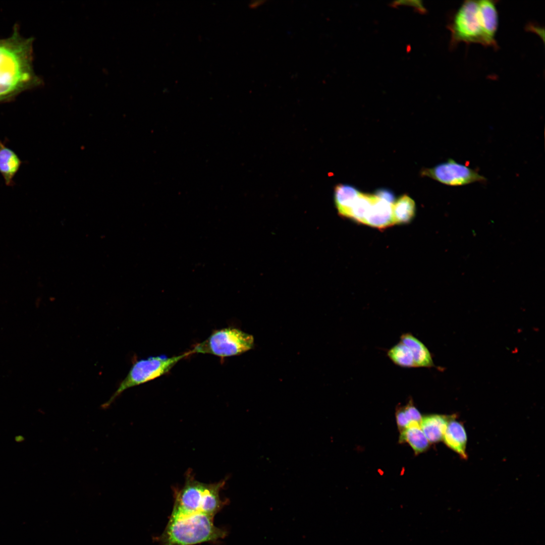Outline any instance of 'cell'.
<instances>
[{
  "label": "cell",
  "instance_id": "cell-8",
  "mask_svg": "<svg viewBox=\"0 0 545 545\" xmlns=\"http://www.w3.org/2000/svg\"><path fill=\"white\" fill-rule=\"evenodd\" d=\"M452 415L448 421L443 440L445 444L453 451L466 459L467 441V434L463 424Z\"/></svg>",
  "mask_w": 545,
  "mask_h": 545
},
{
  "label": "cell",
  "instance_id": "cell-3",
  "mask_svg": "<svg viewBox=\"0 0 545 545\" xmlns=\"http://www.w3.org/2000/svg\"><path fill=\"white\" fill-rule=\"evenodd\" d=\"M499 16L496 2L466 1L461 4L448 25L451 45L459 42L475 43L497 48L496 35Z\"/></svg>",
  "mask_w": 545,
  "mask_h": 545
},
{
  "label": "cell",
  "instance_id": "cell-18",
  "mask_svg": "<svg viewBox=\"0 0 545 545\" xmlns=\"http://www.w3.org/2000/svg\"><path fill=\"white\" fill-rule=\"evenodd\" d=\"M390 5L393 8H397L401 6L412 7L416 12L421 14H424L427 12L423 2L421 0L395 1L391 2Z\"/></svg>",
  "mask_w": 545,
  "mask_h": 545
},
{
  "label": "cell",
  "instance_id": "cell-17",
  "mask_svg": "<svg viewBox=\"0 0 545 545\" xmlns=\"http://www.w3.org/2000/svg\"><path fill=\"white\" fill-rule=\"evenodd\" d=\"M374 198V195L360 193L351 208L348 218L363 224Z\"/></svg>",
  "mask_w": 545,
  "mask_h": 545
},
{
  "label": "cell",
  "instance_id": "cell-16",
  "mask_svg": "<svg viewBox=\"0 0 545 545\" xmlns=\"http://www.w3.org/2000/svg\"><path fill=\"white\" fill-rule=\"evenodd\" d=\"M387 355L394 363L399 366L416 367L411 351L401 341L390 349Z\"/></svg>",
  "mask_w": 545,
  "mask_h": 545
},
{
  "label": "cell",
  "instance_id": "cell-6",
  "mask_svg": "<svg viewBox=\"0 0 545 545\" xmlns=\"http://www.w3.org/2000/svg\"><path fill=\"white\" fill-rule=\"evenodd\" d=\"M421 174L450 186H462L475 182L484 183L486 178L476 170L453 158L423 170Z\"/></svg>",
  "mask_w": 545,
  "mask_h": 545
},
{
  "label": "cell",
  "instance_id": "cell-2",
  "mask_svg": "<svg viewBox=\"0 0 545 545\" xmlns=\"http://www.w3.org/2000/svg\"><path fill=\"white\" fill-rule=\"evenodd\" d=\"M33 41L21 36L16 24L10 37L0 39V103L40 84L33 67Z\"/></svg>",
  "mask_w": 545,
  "mask_h": 545
},
{
  "label": "cell",
  "instance_id": "cell-4",
  "mask_svg": "<svg viewBox=\"0 0 545 545\" xmlns=\"http://www.w3.org/2000/svg\"><path fill=\"white\" fill-rule=\"evenodd\" d=\"M191 354V351H189L178 356L170 357L154 356L137 361L121 382L117 390L108 400L102 405V407H108L116 398L127 389L151 381L168 373L179 361Z\"/></svg>",
  "mask_w": 545,
  "mask_h": 545
},
{
  "label": "cell",
  "instance_id": "cell-10",
  "mask_svg": "<svg viewBox=\"0 0 545 545\" xmlns=\"http://www.w3.org/2000/svg\"><path fill=\"white\" fill-rule=\"evenodd\" d=\"M22 161L17 153L0 141V173L7 186H12L13 179Z\"/></svg>",
  "mask_w": 545,
  "mask_h": 545
},
{
  "label": "cell",
  "instance_id": "cell-12",
  "mask_svg": "<svg viewBox=\"0 0 545 545\" xmlns=\"http://www.w3.org/2000/svg\"><path fill=\"white\" fill-rule=\"evenodd\" d=\"M360 192L352 186L340 184L334 190V199L340 215L348 218L351 208Z\"/></svg>",
  "mask_w": 545,
  "mask_h": 545
},
{
  "label": "cell",
  "instance_id": "cell-11",
  "mask_svg": "<svg viewBox=\"0 0 545 545\" xmlns=\"http://www.w3.org/2000/svg\"><path fill=\"white\" fill-rule=\"evenodd\" d=\"M400 341L406 345L412 354L416 367H431L434 366L430 352L425 345L410 333H404Z\"/></svg>",
  "mask_w": 545,
  "mask_h": 545
},
{
  "label": "cell",
  "instance_id": "cell-9",
  "mask_svg": "<svg viewBox=\"0 0 545 545\" xmlns=\"http://www.w3.org/2000/svg\"><path fill=\"white\" fill-rule=\"evenodd\" d=\"M451 416L431 414L422 417L420 426L430 443L443 440Z\"/></svg>",
  "mask_w": 545,
  "mask_h": 545
},
{
  "label": "cell",
  "instance_id": "cell-1",
  "mask_svg": "<svg viewBox=\"0 0 545 545\" xmlns=\"http://www.w3.org/2000/svg\"><path fill=\"white\" fill-rule=\"evenodd\" d=\"M225 482L203 483L187 472L184 485L174 489L173 508L159 545H195L226 537L227 531L214 524L215 515L228 502L220 497Z\"/></svg>",
  "mask_w": 545,
  "mask_h": 545
},
{
  "label": "cell",
  "instance_id": "cell-13",
  "mask_svg": "<svg viewBox=\"0 0 545 545\" xmlns=\"http://www.w3.org/2000/svg\"><path fill=\"white\" fill-rule=\"evenodd\" d=\"M408 443L416 454L423 452L429 447L430 443L422 431L420 423H411L400 432L399 443Z\"/></svg>",
  "mask_w": 545,
  "mask_h": 545
},
{
  "label": "cell",
  "instance_id": "cell-15",
  "mask_svg": "<svg viewBox=\"0 0 545 545\" xmlns=\"http://www.w3.org/2000/svg\"><path fill=\"white\" fill-rule=\"evenodd\" d=\"M422 417L412 400L406 405L400 406L396 410V422L400 432L407 428L411 423H420Z\"/></svg>",
  "mask_w": 545,
  "mask_h": 545
},
{
  "label": "cell",
  "instance_id": "cell-20",
  "mask_svg": "<svg viewBox=\"0 0 545 545\" xmlns=\"http://www.w3.org/2000/svg\"><path fill=\"white\" fill-rule=\"evenodd\" d=\"M263 2H264L263 1H260V0L259 1H254V2L250 3V7L251 8L257 7L260 6V5L262 4Z\"/></svg>",
  "mask_w": 545,
  "mask_h": 545
},
{
  "label": "cell",
  "instance_id": "cell-14",
  "mask_svg": "<svg viewBox=\"0 0 545 545\" xmlns=\"http://www.w3.org/2000/svg\"><path fill=\"white\" fill-rule=\"evenodd\" d=\"M415 203L409 196L404 195L393 204V214L395 224L410 222L415 214Z\"/></svg>",
  "mask_w": 545,
  "mask_h": 545
},
{
  "label": "cell",
  "instance_id": "cell-7",
  "mask_svg": "<svg viewBox=\"0 0 545 545\" xmlns=\"http://www.w3.org/2000/svg\"><path fill=\"white\" fill-rule=\"evenodd\" d=\"M363 224L378 229H384L394 225L393 204L374 195L373 201Z\"/></svg>",
  "mask_w": 545,
  "mask_h": 545
},
{
  "label": "cell",
  "instance_id": "cell-19",
  "mask_svg": "<svg viewBox=\"0 0 545 545\" xmlns=\"http://www.w3.org/2000/svg\"><path fill=\"white\" fill-rule=\"evenodd\" d=\"M375 195L391 204L395 202V197L392 192L389 190L380 189L376 191Z\"/></svg>",
  "mask_w": 545,
  "mask_h": 545
},
{
  "label": "cell",
  "instance_id": "cell-5",
  "mask_svg": "<svg viewBox=\"0 0 545 545\" xmlns=\"http://www.w3.org/2000/svg\"><path fill=\"white\" fill-rule=\"evenodd\" d=\"M252 335L233 328L214 331L206 340L190 350L192 354H210L221 357L241 354L253 346Z\"/></svg>",
  "mask_w": 545,
  "mask_h": 545
}]
</instances>
